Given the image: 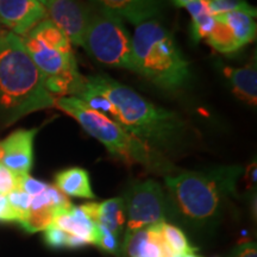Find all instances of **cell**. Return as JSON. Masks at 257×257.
Listing matches in <instances>:
<instances>
[{
    "label": "cell",
    "instance_id": "cell-1",
    "mask_svg": "<svg viewBox=\"0 0 257 257\" xmlns=\"http://www.w3.org/2000/svg\"><path fill=\"white\" fill-rule=\"evenodd\" d=\"M242 166H220L201 172L167 175L165 184L170 218L202 229L223 216L231 198L236 197Z\"/></svg>",
    "mask_w": 257,
    "mask_h": 257
},
{
    "label": "cell",
    "instance_id": "cell-2",
    "mask_svg": "<svg viewBox=\"0 0 257 257\" xmlns=\"http://www.w3.org/2000/svg\"><path fill=\"white\" fill-rule=\"evenodd\" d=\"M86 82L112 102L115 108L113 120L138 140L163 154L174 152L185 141L188 125L175 112L156 106L108 76H87Z\"/></svg>",
    "mask_w": 257,
    "mask_h": 257
},
{
    "label": "cell",
    "instance_id": "cell-3",
    "mask_svg": "<svg viewBox=\"0 0 257 257\" xmlns=\"http://www.w3.org/2000/svg\"><path fill=\"white\" fill-rule=\"evenodd\" d=\"M44 78L29 55L22 37L0 34V117L11 125L32 112L54 107Z\"/></svg>",
    "mask_w": 257,
    "mask_h": 257
},
{
    "label": "cell",
    "instance_id": "cell-4",
    "mask_svg": "<svg viewBox=\"0 0 257 257\" xmlns=\"http://www.w3.org/2000/svg\"><path fill=\"white\" fill-rule=\"evenodd\" d=\"M54 106L73 117L86 133L104 144L111 156L125 165H140L148 172L166 176L178 172L165 154L128 134L117 121L89 108L75 96L55 98Z\"/></svg>",
    "mask_w": 257,
    "mask_h": 257
},
{
    "label": "cell",
    "instance_id": "cell-5",
    "mask_svg": "<svg viewBox=\"0 0 257 257\" xmlns=\"http://www.w3.org/2000/svg\"><path fill=\"white\" fill-rule=\"evenodd\" d=\"M29 55L44 78L51 95L75 96L85 82L79 73L72 43L50 19L38 23L22 37Z\"/></svg>",
    "mask_w": 257,
    "mask_h": 257
},
{
    "label": "cell",
    "instance_id": "cell-6",
    "mask_svg": "<svg viewBox=\"0 0 257 257\" xmlns=\"http://www.w3.org/2000/svg\"><path fill=\"white\" fill-rule=\"evenodd\" d=\"M137 73L161 88L178 89L189 78V64L172 34L157 21L137 25L133 36Z\"/></svg>",
    "mask_w": 257,
    "mask_h": 257
},
{
    "label": "cell",
    "instance_id": "cell-7",
    "mask_svg": "<svg viewBox=\"0 0 257 257\" xmlns=\"http://www.w3.org/2000/svg\"><path fill=\"white\" fill-rule=\"evenodd\" d=\"M82 47L102 64L137 73L133 37L125 28L123 19L105 10L91 12Z\"/></svg>",
    "mask_w": 257,
    "mask_h": 257
},
{
    "label": "cell",
    "instance_id": "cell-8",
    "mask_svg": "<svg viewBox=\"0 0 257 257\" xmlns=\"http://www.w3.org/2000/svg\"><path fill=\"white\" fill-rule=\"evenodd\" d=\"M126 231L125 234L142 227L165 223L170 218L166 191L153 179L135 181L123 195Z\"/></svg>",
    "mask_w": 257,
    "mask_h": 257
},
{
    "label": "cell",
    "instance_id": "cell-9",
    "mask_svg": "<svg viewBox=\"0 0 257 257\" xmlns=\"http://www.w3.org/2000/svg\"><path fill=\"white\" fill-rule=\"evenodd\" d=\"M44 8L48 19L68 37L70 43L82 46L92 10L80 0H50Z\"/></svg>",
    "mask_w": 257,
    "mask_h": 257
},
{
    "label": "cell",
    "instance_id": "cell-10",
    "mask_svg": "<svg viewBox=\"0 0 257 257\" xmlns=\"http://www.w3.org/2000/svg\"><path fill=\"white\" fill-rule=\"evenodd\" d=\"M72 206V202L56 186L49 185L43 193L31 197L29 214L21 226L30 233L44 231L53 224L57 213L68 211Z\"/></svg>",
    "mask_w": 257,
    "mask_h": 257
},
{
    "label": "cell",
    "instance_id": "cell-11",
    "mask_svg": "<svg viewBox=\"0 0 257 257\" xmlns=\"http://www.w3.org/2000/svg\"><path fill=\"white\" fill-rule=\"evenodd\" d=\"M47 17V10L38 0H0V24L19 37Z\"/></svg>",
    "mask_w": 257,
    "mask_h": 257
},
{
    "label": "cell",
    "instance_id": "cell-12",
    "mask_svg": "<svg viewBox=\"0 0 257 257\" xmlns=\"http://www.w3.org/2000/svg\"><path fill=\"white\" fill-rule=\"evenodd\" d=\"M37 128L17 130L3 141L2 165L16 174H29L34 165V140Z\"/></svg>",
    "mask_w": 257,
    "mask_h": 257
},
{
    "label": "cell",
    "instance_id": "cell-13",
    "mask_svg": "<svg viewBox=\"0 0 257 257\" xmlns=\"http://www.w3.org/2000/svg\"><path fill=\"white\" fill-rule=\"evenodd\" d=\"M100 9L134 25L150 21L161 12L165 0H94Z\"/></svg>",
    "mask_w": 257,
    "mask_h": 257
},
{
    "label": "cell",
    "instance_id": "cell-14",
    "mask_svg": "<svg viewBox=\"0 0 257 257\" xmlns=\"http://www.w3.org/2000/svg\"><path fill=\"white\" fill-rule=\"evenodd\" d=\"M80 207L96 225L121 237L126 220L123 197L108 199L102 202H87Z\"/></svg>",
    "mask_w": 257,
    "mask_h": 257
},
{
    "label": "cell",
    "instance_id": "cell-15",
    "mask_svg": "<svg viewBox=\"0 0 257 257\" xmlns=\"http://www.w3.org/2000/svg\"><path fill=\"white\" fill-rule=\"evenodd\" d=\"M223 73L229 81L233 94L246 104H257V64L256 56L244 67H224Z\"/></svg>",
    "mask_w": 257,
    "mask_h": 257
},
{
    "label": "cell",
    "instance_id": "cell-16",
    "mask_svg": "<svg viewBox=\"0 0 257 257\" xmlns=\"http://www.w3.org/2000/svg\"><path fill=\"white\" fill-rule=\"evenodd\" d=\"M53 224L57 227L83 240L86 244H94L96 240V224L81 210L72 206L68 211L60 212L54 217Z\"/></svg>",
    "mask_w": 257,
    "mask_h": 257
},
{
    "label": "cell",
    "instance_id": "cell-17",
    "mask_svg": "<svg viewBox=\"0 0 257 257\" xmlns=\"http://www.w3.org/2000/svg\"><path fill=\"white\" fill-rule=\"evenodd\" d=\"M55 186L66 197L94 199L87 170L73 167L63 169L55 175Z\"/></svg>",
    "mask_w": 257,
    "mask_h": 257
},
{
    "label": "cell",
    "instance_id": "cell-18",
    "mask_svg": "<svg viewBox=\"0 0 257 257\" xmlns=\"http://www.w3.org/2000/svg\"><path fill=\"white\" fill-rule=\"evenodd\" d=\"M230 29L240 46L251 43L256 38V12L234 11L229 14L214 16Z\"/></svg>",
    "mask_w": 257,
    "mask_h": 257
},
{
    "label": "cell",
    "instance_id": "cell-19",
    "mask_svg": "<svg viewBox=\"0 0 257 257\" xmlns=\"http://www.w3.org/2000/svg\"><path fill=\"white\" fill-rule=\"evenodd\" d=\"M159 229L162 239L165 240L167 246L172 250V252L174 253L175 256H182L186 255V253H192L197 250L188 242L184 231L179 229L175 225L165 221V223L159 224Z\"/></svg>",
    "mask_w": 257,
    "mask_h": 257
},
{
    "label": "cell",
    "instance_id": "cell-20",
    "mask_svg": "<svg viewBox=\"0 0 257 257\" xmlns=\"http://www.w3.org/2000/svg\"><path fill=\"white\" fill-rule=\"evenodd\" d=\"M206 41L214 50L221 54L236 53V51H238L242 48L230 29L223 22L218 21L217 18L216 25H214L211 34L206 37Z\"/></svg>",
    "mask_w": 257,
    "mask_h": 257
},
{
    "label": "cell",
    "instance_id": "cell-21",
    "mask_svg": "<svg viewBox=\"0 0 257 257\" xmlns=\"http://www.w3.org/2000/svg\"><path fill=\"white\" fill-rule=\"evenodd\" d=\"M44 242L48 246L54 249H62V248H81V246L87 245L83 240L78 237L72 236L66 231H63L56 225L51 224L44 230Z\"/></svg>",
    "mask_w": 257,
    "mask_h": 257
},
{
    "label": "cell",
    "instance_id": "cell-22",
    "mask_svg": "<svg viewBox=\"0 0 257 257\" xmlns=\"http://www.w3.org/2000/svg\"><path fill=\"white\" fill-rule=\"evenodd\" d=\"M95 245L104 252L117 257H123V240L104 227L96 225Z\"/></svg>",
    "mask_w": 257,
    "mask_h": 257
},
{
    "label": "cell",
    "instance_id": "cell-23",
    "mask_svg": "<svg viewBox=\"0 0 257 257\" xmlns=\"http://www.w3.org/2000/svg\"><path fill=\"white\" fill-rule=\"evenodd\" d=\"M208 10L213 16L234 11L256 12V9L249 5L246 0H208Z\"/></svg>",
    "mask_w": 257,
    "mask_h": 257
},
{
    "label": "cell",
    "instance_id": "cell-24",
    "mask_svg": "<svg viewBox=\"0 0 257 257\" xmlns=\"http://www.w3.org/2000/svg\"><path fill=\"white\" fill-rule=\"evenodd\" d=\"M6 197H8V200L10 205H11V207L14 208L16 214H17L18 224L21 225L29 214L31 197L25 192L21 191V189H15V191L10 192Z\"/></svg>",
    "mask_w": 257,
    "mask_h": 257
},
{
    "label": "cell",
    "instance_id": "cell-25",
    "mask_svg": "<svg viewBox=\"0 0 257 257\" xmlns=\"http://www.w3.org/2000/svg\"><path fill=\"white\" fill-rule=\"evenodd\" d=\"M214 25H216V18L213 15L208 14L201 15L199 17L192 18L191 24V34L193 40L199 42L201 40H206V37L213 30Z\"/></svg>",
    "mask_w": 257,
    "mask_h": 257
},
{
    "label": "cell",
    "instance_id": "cell-26",
    "mask_svg": "<svg viewBox=\"0 0 257 257\" xmlns=\"http://www.w3.org/2000/svg\"><path fill=\"white\" fill-rule=\"evenodd\" d=\"M48 186L49 185L46 182L34 179L29 174H17V189L25 192L30 197H35V195L43 193L48 188Z\"/></svg>",
    "mask_w": 257,
    "mask_h": 257
},
{
    "label": "cell",
    "instance_id": "cell-27",
    "mask_svg": "<svg viewBox=\"0 0 257 257\" xmlns=\"http://www.w3.org/2000/svg\"><path fill=\"white\" fill-rule=\"evenodd\" d=\"M17 189V174L0 165V194L8 195Z\"/></svg>",
    "mask_w": 257,
    "mask_h": 257
},
{
    "label": "cell",
    "instance_id": "cell-28",
    "mask_svg": "<svg viewBox=\"0 0 257 257\" xmlns=\"http://www.w3.org/2000/svg\"><path fill=\"white\" fill-rule=\"evenodd\" d=\"M0 223H18V218L5 194H0Z\"/></svg>",
    "mask_w": 257,
    "mask_h": 257
},
{
    "label": "cell",
    "instance_id": "cell-29",
    "mask_svg": "<svg viewBox=\"0 0 257 257\" xmlns=\"http://www.w3.org/2000/svg\"><path fill=\"white\" fill-rule=\"evenodd\" d=\"M185 8L189 12V15L192 16V18L199 17V16L210 12V10H208V0H195V2L189 3Z\"/></svg>",
    "mask_w": 257,
    "mask_h": 257
},
{
    "label": "cell",
    "instance_id": "cell-30",
    "mask_svg": "<svg viewBox=\"0 0 257 257\" xmlns=\"http://www.w3.org/2000/svg\"><path fill=\"white\" fill-rule=\"evenodd\" d=\"M230 257H257L256 243L248 242L239 244L233 249Z\"/></svg>",
    "mask_w": 257,
    "mask_h": 257
},
{
    "label": "cell",
    "instance_id": "cell-31",
    "mask_svg": "<svg viewBox=\"0 0 257 257\" xmlns=\"http://www.w3.org/2000/svg\"><path fill=\"white\" fill-rule=\"evenodd\" d=\"M256 162L253 161L252 163L246 167V169L244 170V180H245V185L246 188L249 191H252V189L256 188Z\"/></svg>",
    "mask_w": 257,
    "mask_h": 257
},
{
    "label": "cell",
    "instance_id": "cell-32",
    "mask_svg": "<svg viewBox=\"0 0 257 257\" xmlns=\"http://www.w3.org/2000/svg\"><path fill=\"white\" fill-rule=\"evenodd\" d=\"M173 4L175 6H178V8H185L186 5L189 4V3L192 2H195V0H172Z\"/></svg>",
    "mask_w": 257,
    "mask_h": 257
},
{
    "label": "cell",
    "instance_id": "cell-33",
    "mask_svg": "<svg viewBox=\"0 0 257 257\" xmlns=\"http://www.w3.org/2000/svg\"><path fill=\"white\" fill-rule=\"evenodd\" d=\"M3 157H4V149H3V144L0 142V165H2Z\"/></svg>",
    "mask_w": 257,
    "mask_h": 257
},
{
    "label": "cell",
    "instance_id": "cell-34",
    "mask_svg": "<svg viewBox=\"0 0 257 257\" xmlns=\"http://www.w3.org/2000/svg\"><path fill=\"white\" fill-rule=\"evenodd\" d=\"M179 257H200V256L195 255L194 252H192V253H186V255H182V256H179Z\"/></svg>",
    "mask_w": 257,
    "mask_h": 257
},
{
    "label": "cell",
    "instance_id": "cell-35",
    "mask_svg": "<svg viewBox=\"0 0 257 257\" xmlns=\"http://www.w3.org/2000/svg\"><path fill=\"white\" fill-rule=\"evenodd\" d=\"M38 2H40V3H41V4H42V5H43V6H46V5L48 4V3H49V2H50V0H38Z\"/></svg>",
    "mask_w": 257,
    "mask_h": 257
},
{
    "label": "cell",
    "instance_id": "cell-36",
    "mask_svg": "<svg viewBox=\"0 0 257 257\" xmlns=\"http://www.w3.org/2000/svg\"><path fill=\"white\" fill-rule=\"evenodd\" d=\"M0 25H2V24H0ZM3 31H4V30H3V29H2V27H0V34H2V32Z\"/></svg>",
    "mask_w": 257,
    "mask_h": 257
}]
</instances>
